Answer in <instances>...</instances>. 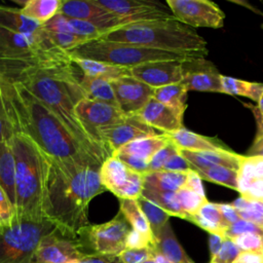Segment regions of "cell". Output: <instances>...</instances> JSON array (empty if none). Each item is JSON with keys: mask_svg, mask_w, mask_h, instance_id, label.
<instances>
[{"mask_svg": "<svg viewBox=\"0 0 263 263\" xmlns=\"http://www.w3.org/2000/svg\"><path fill=\"white\" fill-rule=\"evenodd\" d=\"M70 52L52 48L30 53L0 51V77L18 82L52 109L75 140L101 164L109 157L88 136L75 107L85 99Z\"/></svg>", "mask_w": 263, "mask_h": 263, "instance_id": "cell-1", "label": "cell"}, {"mask_svg": "<svg viewBox=\"0 0 263 263\" xmlns=\"http://www.w3.org/2000/svg\"><path fill=\"white\" fill-rule=\"evenodd\" d=\"M44 218L64 235L77 238L89 225L88 205L107 191L100 180L101 163L92 158L58 159L47 155Z\"/></svg>", "mask_w": 263, "mask_h": 263, "instance_id": "cell-2", "label": "cell"}, {"mask_svg": "<svg viewBox=\"0 0 263 263\" xmlns=\"http://www.w3.org/2000/svg\"><path fill=\"white\" fill-rule=\"evenodd\" d=\"M0 88L13 134L28 137L53 158L95 159L75 140L55 112L24 85L0 77Z\"/></svg>", "mask_w": 263, "mask_h": 263, "instance_id": "cell-3", "label": "cell"}, {"mask_svg": "<svg viewBox=\"0 0 263 263\" xmlns=\"http://www.w3.org/2000/svg\"><path fill=\"white\" fill-rule=\"evenodd\" d=\"M14 157L15 211L17 221L41 222L48 170L47 154L28 137L14 133L10 140Z\"/></svg>", "mask_w": 263, "mask_h": 263, "instance_id": "cell-4", "label": "cell"}, {"mask_svg": "<svg viewBox=\"0 0 263 263\" xmlns=\"http://www.w3.org/2000/svg\"><path fill=\"white\" fill-rule=\"evenodd\" d=\"M101 39L165 51L208 52L206 41L175 17L124 25L105 33Z\"/></svg>", "mask_w": 263, "mask_h": 263, "instance_id": "cell-5", "label": "cell"}, {"mask_svg": "<svg viewBox=\"0 0 263 263\" xmlns=\"http://www.w3.org/2000/svg\"><path fill=\"white\" fill-rule=\"evenodd\" d=\"M70 54L73 58L104 62L130 69L142 64L156 61H185L196 57H205L208 52H174L130 43L97 39L80 44L71 50Z\"/></svg>", "mask_w": 263, "mask_h": 263, "instance_id": "cell-6", "label": "cell"}, {"mask_svg": "<svg viewBox=\"0 0 263 263\" xmlns=\"http://www.w3.org/2000/svg\"><path fill=\"white\" fill-rule=\"evenodd\" d=\"M57 227L41 222L17 221L0 231V263H34V255L40 240Z\"/></svg>", "mask_w": 263, "mask_h": 263, "instance_id": "cell-7", "label": "cell"}, {"mask_svg": "<svg viewBox=\"0 0 263 263\" xmlns=\"http://www.w3.org/2000/svg\"><path fill=\"white\" fill-rule=\"evenodd\" d=\"M130 230V225L124 216L118 212L108 222L86 226L80 232L77 239L81 242L84 250L87 247L91 250V253L118 256L125 249L126 238Z\"/></svg>", "mask_w": 263, "mask_h": 263, "instance_id": "cell-8", "label": "cell"}, {"mask_svg": "<svg viewBox=\"0 0 263 263\" xmlns=\"http://www.w3.org/2000/svg\"><path fill=\"white\" fill-rule=\"evenodd\" d=\"M100 180L107 191L118 199H139L145 184L144 175L111 155L100 166Z\"/></svg>", "mask_w": 263, "mask_h": 263, "instance_id": "cell-9", "label": "cell"}, {"mask_svg": "<svg viewBox=\"0 0 263 263\" xmlns=\"http://www.w3.org/2000/svg\"><path fill=\"white\" fill-rule=\"evenodd\" d=\"M175 18L195 28L219 29L224 26L225 14L220 7L209 0H166Z\"/></svg>", "mask_w": 263, "mask_h": 263, "instance_id": "cell-10", "label": "cell"}, {"mask_svg": "<svg viewBox=\"0 0 263 263\" xmlns=\"http://www.w3.org/2000/svg\"><path fill=\"white\" fill-rule=\"evenodd\" d=\"M99 5L119 16L124 25L174 18L168 6L155 0H95Z\"/></svg>", "mask_w": 263, "mask_h": 263, "instance_id": "cell-11", "label": "cell"}, {"mask_svg": "<svg viewBox=\"0 0 263 263\" xmlns=\"http://www.w3.org/2000/svg\"><path fill=\"white\" fill-rule=\"evenodd\" d=\"M160 134L145 123L138 114L125 115L116 123L105 126L98 132L99 140L110 156L114 151L132 141Z\"/></svg>", "mask_w": 263, "mask_h": 263, "instance_id": "cell-12", "label": "cell"}, {"mask_svg": "<svg viewBox=\"0 0 263 263\" xmlns=\"http://www.w3.org/2000/svg\"><path fill=\"white\" fill-rule=\"evenodd\" d=\"M75 114L91 140L110 156L101 144L98 132L105 126L114 124L121 120L125 114L117 106L88 99H82L76 105Z\"/></svg>", "mask_w": 263, "mask_h": 263, "instance_id": "cell-13", "label": "cell"}, {"mask_svg": "<svg viewBox=\"0 0 263 263\" xmlns=\"http://www.w3.org/2000/svg\"><path fill=\"white\" fill-rule=\"evenodd\" d=\"M84 254L86 252L77 238L64 235L55 229L40 240L34 263H71Z\"/></svg>", "mask_w": 263, "mask_h": 263, "instance_id": "cell-14", "label": "cell"}, {"mask_svg": "<svg viewBox=\"0 0 263 263\" xmlns=\"http://www.w3.org/2000/svg\"><path fill=\"white\" fill-rule=\"evenodd\" d=\"M59 13L69 18L88 22L104 33L124 26V22L119 16L99 5L95 0H62Z\"/></svg>", "mask_w": 263, "mask_h": 263, "instance_id": "cell-15", "label": "cell"}, {"mask_svg": "<svg viewBox=\"0 0 263 263\" xmlns=\"http://www.w3.org/2000/svg\"><path fill=\"white\" fill-rule=\"evenodd\" d=\"M222 74L205 57L182 61V81L187 90L222 92Z\"/></svg>", "mask_w": 263, "mask_h": 263, "instance_id": "cell-16", "label": "cell"}, {"mask_svg": "<svg viewBox=\"0 0 263 263\" xmlns=\"http://www.w3.org/2000/svg\"><path fill=\"white\" fill-rule=\"evenodd\" d=\"M118 108L125 115L137 114L154 96L153 87L132 75L110 81Z\"/></svg>", "mask_w": 263, "mask_h": 263, "instance_id": "cell-17", "label": "cell"}, {"mask_svg": "<svg viewBox=\"0 0 263 263\" xmlns=\"http://www.w3.org/2000/svg\"><path fill=\"white\" fill-rule=\"evenodd\" d=\"M130 75L153 88L180 83L182 61H156L142 64L130 68Z\"/></svg>", "mask_w": 263, "mask_h": 263, "instance_id": "cell-18", "label": "cell"}, {"mask_svg": "<svg viewBox=\"0 0 263 263\" xmlns=\"http://www.w3.org/2000/svg\"><path fill=\"white\" fill-rule=\"evenodd\" d=\"M58 48L44 30L37 33H16L0 28V51L6 53H30Z\"/></svg>", "mask_w": 263, "mask_h": 263, "instance_id": "cell-19", "label": "cell"}, {"mask_svg": "<svg viewBox=\"0 0 263 263\" xmlns=\"http://www.w3.org/2000/svg\"><path fill=\"white\" fill-rule=\"evenodd\" d=\"M137 114L145 123L161 134L175 133L184 127L182 114L153 98Z\"/></svg>", "mask_w": 263, "mask_h": 263, "instance_id": "cell-20", "label": "cell"}, {"mask_svg": "<svg viewBox=\"0 0 263 263\" xmlns=\"http://www.w3.org/2000/svg\"><path fill=\"white\" fill-rule=\"evenodd\" d=\"M180 153L190 163L191 167L222 165L237 172L245 159L243 155L237 154L231 150H215V151L180 150Z\"/></svg>", "mask_w": 263, "mask_h": 263, "instance_id": "cell-21", "label": "cell"}, {"mask_svg": "<svg viewBox=\"0 0 263 263\" xmlns=\"http://www.w3.org/2000/svg\"><path fill=\"white\" fill-rule=\"evenodd\" d=\"M170 141L180 150L187 151H215V150H230L218 139L204 137L195 134L185 127L171 134H165Z\"/></svg>", "mask_w": 263, "mask_h": 263, "instance_id": "cell-22", "label": "cell"}, {"mask_svg": "<svg viewBox=\"0 0 263 263\" xmlns=\"http://www.w3.org/2000/svg\"><path fill=\"white\" fill-rule=\"evenodd\" d=\"M153 249L156 253L162 255L172 263H195L187 255L177 239L170 222L163 226L158 235L155 237Z\"/></svg>", "mask_w": 263, "mask_h": 263, "instance_id": "cell-23", "label": "cell"}, {"mask_svg": "<svg viewBox=\"0 0 263 263\" xmlns=\"http://www.w3.org/2000/svg\"><path fill=\"white\" fill-rule=\"evenodd\" d=\"M168 142V137L165 134H160L154 137L141 138L120 147L119 149L114 151L112 155L126 154L150 162L153 155L158 150L163 148Z\"/></svg>", "mask_w": 263, "mask_h": 263, "instance_id": "cell-24", "label": "cell"}, {"mask_svg": "<svg viewBox=\"0 0 263 263\" xmlns=\"http://www.w3.org/2000/svg\"><path fill=\"white\" fill-rule=\"evenodd\" d=\"M190 222L197 225L210 234H220L225 236L228 225L225 223L219 204L206 201L190 219Z\"/></svg>", "mask_w": 263, "mask_h": 263, "instance_id": "cell-25", "label": "cell"}, {"mask_svg": "<svg viewBox=\"0 0 263 263\" xmlns=\"http://www.w3.org/2000/svg\"><path fill=\"white\" fill-rule=\"evenodd\" d=\"M189 172L156 171L147 173L144 175V189L177 192L185 186Z\"/></svg>", "mask_w": 263, "mask_h": 263, "instance_id": "cell-26", "label": "cell"}, {"mask_svg": "<svg viewBox=\"0 0 263 263\" xmlns=\"http://www.w3.org/2000/svg\"><path fill=\"white\" fill-rule=\"evenodd\" d=\"M73 62L81 70L82 74L103 78L108 81H113L115 79L130 75L129 68L120 67L104 62L80 58H73Z\"/></svg>", "mask_w": 263, "mask_h": 263, "instance_id": "cell-27", "label": "cell"}, {"mask_svg": "<svg viewBox=\"0 0 263 263\" xmlns=\"http://www.w3.org/2000/svg\"><path fill=\"white\" fill-rule=\"evenodd\" d=\"M0 28L16 33H37L42 25L27 17L21 8L0 5Z\"/></svg>", "mask_w": 263, "mask_h": 263, "instance_id": "cell-28", "label": "cell"}, {"mask_svg": "<svg viewBox=\"0 0 263 263\" xmlns=\"http://www.w3.org/2000/svg\"><path fill=\"white\" fill-rule=\"evenodd\" d=\"M79 83L84 92L85 99L103 102L118 107L110 81L82 74V76L79 77Z\"/></svg>", "mask_w": 263, "mask_h": 263, "instance_id": "cell-29", "label": "cell"}, {"mask_svg": "<svg viewBox=\"0 0 263 263\" xmlns=\"http://www.w3.org/2000/svg\"><path fill=\"white\" fill-rule=\"evenodd\" d=\"M119 212L124 216L132 229L146 236L153 247L155 238L150 224L139 205L138 199H119Z\"/></svg>", "mask_w": 263, "mask_h": 263, "instance_id": "cell-30", "label": "cell"}, {"mask_svg": "<svg viewBox=\"0 0 263 263\" xmlns=\"http://www.w3.org/2000/svg\"><path fill=\"white\" fill-rule=\"evenodd\" d=\"M14 157L10 144L0 142V186L5 190L15 206Z\"/></svg>", "mask_w": 263, "mask_h": 263, "instance_id": "cell-31", "label": "cell"}, {"mask_svg": "<svg viewBox=\"0 0 263 263\" xmlns=\"http://www.w3.org/2000/svg\"><path fill=\"white\" fill-rule=\"evenodd\" d=\"M22 4L24 15L43 25L60 12L62 0H27Z\"/></svg>", "mask_w": 263, "mask_h": 263, "instance_id": "cell-32", "label": "cell"}, {"mask_svg": "<svg viewBox=\"0 0 263 263\" xmlns=\"http://www.w3.org/2000/svg\"><path fill=\"white\" fill-rule=\"evenodd\" d=\"M187 91L181 82L174 83L155 88L153 99L183 115L187 108Z\"/></svg>", "mask_w": 263, "mask_h": 263, "instance_id": "cell-33", "label": "cell"}, {"mask_svg": "<svg viewBox=\"0 0 263 263\" xmlns=\"http://www.w3.org/2000/svg\"><path fill=\"white\" fill-rule=\"evenodd\" d=\"M201 180L226 186L237 191V172L222 165L191 167Z\"/></svg>", "mask_w": 263, "mask_h": 263, "instance_id": "cell-34", "label": "cell"}, {"mask_svg": "<svg viewBox=\"0 0 263 263\" xmlns=\"http://www.w3.org/2000/svg\"><path fill=\"white\" fill-rule=\"evenodd\" d=\"M142 196H144L145 198L157 204L159 208L165 211L170 216L188 220V216L185 214V212L182 210L179 203L176 192L144 189Z\"/></svg>", "mask_w": 263, "mask_h": 263, "instance_id": "cell-35", "label": "cell"}, {"mask_svg": "<svg viewBox=\"0 0 263 263\" xmlns=\"http://www.w3.org/2000/svg\"><path fill=\"white\" fill-rule=\"evenodd\" d=\"M138 202L150 224L152 233L155 238L158 235V233L160 232V230L163 228V226L167 222H170L171 216L165 211H163L161 208H159L157 204H155L154 202L145 198L144 196H141L138 199Z\"/></svg>", "mask_w": 263, "mask_h": 263, "instance_id": "cell-36", "label": "cell"}, {"mask_svg": "<svg viewBox=\"0 0 263 263\" xmlns=\"http://www.w3.org/2000/svg\"><path fill=\"white\" fill-rule=\"evenodd\" d=\"M176 193L182 210L188 216L187 221L189 222L191 217L208 201L205 195L198 194L186 187L181 188Z\"/></svg>", "mask_w": 263, "mask_h": 263, "instance_id": "cell-37", "label": "cell"}, {"mask_svg": "<svg viewBox=\"0 0 263 263\" xmlns=\"http://www.w3.org/2000/svg\"><path fill=\"white\" fill-rule=\"evenodd\" d=\"M68 29L69 33L75 36H78L85 41L97 40L101 39L102 36L105 34L101 29L96 27L95 25L82 21V20H75L68 17Z\"/></svg>", "mask_w": 263, "mask_h": 263, "instance_id": "cell-38", "label": "cell"}, {"mask_svg": "<svg viewBox=\"0 0 263 263\" xmlns=\"http://www.w3.org/2000/svg\"><path fill=\"white\" fill-rule=\"evenodd\" d=\"M243 253L263 257V236L257 233H243L231 238Z\"/></svg>", "mask_w": 263, "mask_h": 263, "instance_id": "cell-39", "label": "cell"}, {"mask_svg": "<svg viewBox=\"0 0 263 263\" xmlns=\"http://www.w3.org/2000/svg\"><path fill=\"white\" fill-rule=\"evenodd\" d=\"M263 178V157L245 156V159L237 171V180Z\"/></svg>", "mask_w": 263, "mask_h": 263, "instance_id": "cell-40", "label": "cell"}, {"mask_svg": "<svg viewBox=\"0 0 263 263\" xmlns=\"http://www.w3.org/2000/svg\"><path fill=\"white\" fill-rule=\"evenodd\" d=\"M16 222V211L5 190L0 186V231Z\"/></svg>", "mask_w": 263, "mask_h": 263, "instance_id": "cell-41", "label": "cell"}, {"mask_svg": "<svg viewBox=\"0 0 263 263\" xmlns=\"http://www.w3.org/2000/svg\"><path fill=\"white\" fill-rule=\"evenodd\" d=\"M47 37L51 41V43L57 46L58 48L70 52L80 44L87 42L84 39L75 36L70 33H54V32H47L44 30Z\"/></svg>", "mask_w": 263, "mask_h": 263, "instance_id": "cell-42", "label": "cell"}, {"mask_svg": "<svg viewBox=\"0 0 263 263\" xmlns=\"http://www.w3.org/2000/svg\"><path fill=\"white\" fill-rule=\"evenodd\" d=\"M241 251L235 242L228 237H225L220 251L211 258L210 263H233Z\"/></svg>", "mask_w": 263, "mask_h": 263, "instance_id": "cell-43", "label": "cell"}, {"mask_svg": "<svg viewBox=\"0 0 263 263\" xmlns=\"http://www.w3.org/2000/svg\"><path fill=\"white\" fill-rule=\"evenodd\" d=\"M222 84V92L227 95H235V96H242V97H249L251 82L223 76L221 79Z\"/></svg>", "mask_w": 263, "mask_h": 263, "instance_id": "cell-44", "label": "cell"}, {"mask_svg": "<svg viewBox=\"0 0 263 263\" xmlns=\"http://www.w3.org/2000/svg\"><path fill=\"white\" fill-rule=\"evenodd\" d=\"M154 256V249L147 247L143 249H124L118 254L122 263H142Z\"/></svg>", "mask_w": 263, "mask_h": 263, "instance_id": "cell-45", "label": "cell"}, {"mask_svg": "<svg viewBox=\"0 0 263 263\" xmlns=\"http://www.w3.org/2000/svg\"><path fill=\"white\" fill-rule=\"evenodd\" d=\"M170 140V139H168ZM179 152V149L170 141L163 148L158 150L149 162V172L161 171L166 161L176 153Z\"/></svg>", "mask_w": 263, "mask_h": 263, "instance_id": "cell-46", "label": "cell"}, {"mask_svg": "<svg viewBox=\"0 0 263 263\" xmlns=\"http://www.w3.org/2000/svg\"><path fill=\"white\" fill-rule=\"evenodd\" d=\"M12 135L13 133L6 115L2 93H1V88H0V142L10 144Z\"/></svg>", "mask_w": 263, "mask_h": 263, "instance_id": "cell-47", "label": "cell"}, {"mask_svg": "<svg viewBox=\"0 0 263 263\" xmlns=\"http://www.w3.org/2000/svg\"><path fill=\"white\" fill-rule=\"evenodd\" d=\"M161 171L167 172H189L191 170L190 163L181 155L180 151L174 154L163 165Z\"/></svg>", "mask_w": 263, "mask_h": 263, "instance_id": "cell-48", "label": "cell"}, {"mask_svg": "<svg viewBox=\"0 0 263 263\" xmlns=\"http://www.w3.org/2000/svg\"><path fill=\"white\" fill-rule=\"evenodd\" d=\"M71 263H122L118 256L101 255L97 253H86L80 259Z\"/></svg>", "mask_w": 263, "mask_h": 263, "instance_id": "cell-49", "label": "cell"}, {"mask_svg": "<svg viewBox=\"0 0 263 263\" xmlns=\"http://www.w3.org/2000/svg\"><path fill=\"white\" fill-rule=\"evenodd\" d=\"M147 247H152L150 240L143 234L132 229L126 238L125 249H143Z\"/></svg>", "mask_w": 263, "mask_h": 263, "instance_id": "cell-50", "label": "cell"}, {"mask_svg": "<svg viewBox=\"0 0 263 263\" xmlns=\"http://www.w3.org/2000/svg\"><path fill=\"white\" fill-rule=\"evenodd\" d=\"M219 209L221 212V215L225 221V223L228 225H232L233 223L240 220V217L236 211V209L231 203H218Z\"/></svg>", "mask_w": 263, "mask_h": 263, "instance_id": "cell-51", "label": "cell"}, {"mask_svg": "<svg viewBox=\"0 0 263 263\" xmlns=\"http://www.w3.org/2000/svg\"><path fill=\"white\" fill-rule=\"evenodd\" d=\"M184 187L189 188L190 190H192V191H194V192H196L198 194L205 195L204 191H203L202 184H201V179H200V177L194 171H190L188 173L187 181H186V184H185Z\"/></svg>", "mask_w": 263, "mask_h": 263, "instance_id": "cell-52", "label": "cell"}, {"mask_svg": "<svg viewBox=\"0 0 263 263\" xmlns=\"http://www.w3.org/2000/svg\"><path fill=\"white\" fill-rule=\"evenodd\" d=\"M225 239V236H222L220 234H210L209 238V245H210V254L211 258L214 257L221 249L223 241Z\"/></svg>", "mask_w": 263, "mask_h": 263, "instance_id": "cell-53", "label": "cell"}, {"mask_svg": "<svg viewBox=\"0 0 263 263\" xmlns=\"http://www.w3.org/2000/svg\"><path fill=\"white\" fill-rule=\"evenodd\" d=\"M246 156H262L263 157V136L259 138H255Z\"/></svg>", "mask_w": 263, "mask_h": 263, "instance_id": "cell-54", "label": "cell"}, {"mask_svg": "<svg viewBox=\"0 0 263 263\" xmlns=\"http://www.w3.org/2000/svg\"><path fill=\"white\" fill-rule=\"evenodd\" d=\"M262 95H263V83L251 82V87H250V92L248 98L258 103Z\"/></svg>", "mask_w": 263, "mask_h": 263, "instance_id": "cell-55", "label": "cell"}, {"mask_svg": "<svg viewBox=\"0 0 263 263\" xmlns=\"http://www.w3.org/2000/svg\"><path fill=\"white\" fill-rule=\"evenodd\" d=\"M248 107L252 110V112L254 113V117H255V120H256V123H257V134H256V138H259V137H262L263 136V115H261L256 106H253V105H248Z\"/></svg>", "mask_w": 263, "mask_h": 263, "instance_id": "cell-56", "label": "cell"}, {"mask_svg": "<svg viewBox=\"0 0 263 263\" xmlns=\"http://www.w3.org/2000/svg\"><path fill=\"white\" fill-rule=\"evenodd\" d=\"M256 108H257L258 112H259L261 115H263V95H262V97L260 98V100L258 101Z\"/></svg>", "mask_w": 263, "mask_h": 263, "instance_id": "cell-57", "label": "cell"}, {"mask_svg": "<svg viewBox=\"0 0 263 263\" xmlns=\"http://www.w3.org/2000/svg\"><path fill=\"white\" fill-rule=\"evenodd\" d=\"M142 263H157V262L152 258V259H148V260H146V261H144Z\"/></svg>", "mask_w": 263, "mask_h": 263, "instance_id": "cell-58", "label": "cell"}, {"mask_svg": "<svg viewBox=\"0 0 263 263\" xmlns=\"http://www.w3.org/2000/svg\"><path fill=\"white\" fill-rule=\"evenodd\" d=\"M233 263H245V262H242V261H241V260H240V259L237 257V259H236V260H235Z\"/></svg>", "mask_w": 263, "mask_h": 263, "instance_id": "cell-59", "label": "cell"}]
</instances>
